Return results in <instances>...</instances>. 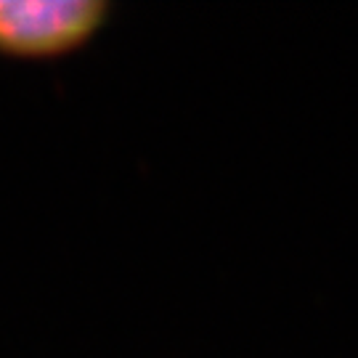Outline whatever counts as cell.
I'll return each instance as SVG.
<instances>
[{
  "label": "cell",
  "instance_id": "obj_1",
  "mask_svg": "<svg viewBox=\"0 0 358 358\" xmlns=\"http://www.w3.org/2000/svg\"><path fill=\"white\" fill-rule=\"evenodd\" d=\"M106 0H0V53L53 59L83 48L106 24Z\"/></svg>",
  "mask_w": 358,
  "mask_h": 358
}]
</instances>
